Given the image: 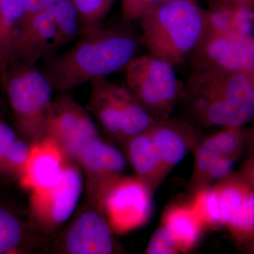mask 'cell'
<instances>
[{
    "instance_id": "obj_20",
    "label": "cell",
    "mask_w": 254,
    "mask_h": 254,
    "mask_svg": "<svg viewBox=\"0 0 254 254\" xmlns=\"http://www.w3.org/2000/svg\"><path fill=\"white\" fill-rule=\"evenodd\" d=\"M54 22L56 38L55 55L58 50L69 44L81 34L80 18L77 10L71 0H65L49 8Z\"/></svg>"
},
{
    "instance_id": "obj_24",
    "label": "cell",
    "mask_w": 254,
    "mask_h": 254,
    "mask_svg": "<svg viewBox=\"0 0 254 254\" xmlns=\"http://www.w3.org/2000/svg\"><path fill=\"white\" fill-rule=\"evenodd\" d=\"M80 18L81 34L104 24L115 0H71Z\"/></svg>"
},
{
    "instance_id": "obj_11",
    "label": "cell",
    "mask_w": 254,
    "mask_h": 254,
    "mask_svg": "<svg viewBox=\"0 0 254 254\" xmlns=\"http://www.w3.org/2000/svg\"><path fill=\"white\" fill-rule=\"evenodd\" d=\"M74 161L83 173L86 200L98 207L105 190L123 176L126 169V159L122 152L100 136L86 142Z\"/></svg>"
},
{
    "instance_id": "obj_3",
    "label": "cell",
    "mask_w": 254,
    "mask_h": 254,
    "mask_svg": "<svg viewBox=\"0 0 254 254\" xmlns=\"http://www.w3.org/2000/svg\"><path fill=\"white\" fill-rule=\"evenodd\" d=\"M143 48L174 66L189 60L207 28L206 12L198 0H168L138 19Z\"/></svg>"
},
{
    "instance_id": "obj_17",
    "label": "cell",
    "mask_w": 254,
    "mask_h": 254,
    "mask_svg": "<svg viewBox=\"0 0 254 254\" xmlns=\"http://www.w3.org/2000/svg\"><path fill=\"white\" fill-rule=\"evenodd\" d=\"M127 155L137 180L153 190L166 175L148 131L126 142Z\"/></svg>"
},
{
    "instance_id": "obj_32",
    "label": "cell",
    "mask_w": 254,
    "mask_h": 254,
    "mask_svg": "<svg viewBox=\"0 0 254 254\" xmlns=\"http://www.w3.org/2000/svg\"><path fill=\"white\" fill-rule=\"evenodd\" d=\"M216 157V155L200 145L197 147L195 149V173H196L195 175L198 178H201V177L207 178L209 169Z\"/></svg>"
},
{
    "instance_id": "obj_30",
    "label": "cell",
    "mask_w": 254,
    "mask_h": 254,
    "mask_svg": "<svg viewBox=\"0 0 254 254\" xmlns=\"http://www.w3.org/2000/svg\"><path fill=\"white\" fill-rule=\"evenodd\" d=\"M121 18L136 23L148 10L168 0H120Z\"/></svg>"
},
{
    "instance_id": "obj_23",
    "label": "cell",
    "mask_w": 254,
    "mask_h": 254,
    "mask_svg": "<svg viewBox=\"0 0 254 254\" xmlns=\"http://www.w3.org/2000/svg\"><path fill=\"white\" fill-rule=\"evenodd\" d=\"M221 128L220 131L201 139L200 145L216 156L236 160L242 148L245 131L242 129V127Z\"/></svg>"
},
{
    "instance_id": "obj_7",
    "label": "cell",
    "mask_w": 254,
    "mask_h": 254,
    "mask_svg": "<svg viewBox=\"0 0 254 254\" xmlns=\"http://www.w3.org/2000/svg\"><path fill=\"white\" fill-rule=\"evenodd\" d=\"M54 237L50 252L64 254H111L116 252L114 232L96 205L85 202Z\"/></svg>"
},
{
    "instance_id": "obj_9",
    "label": "cell",
    "mask_w": 254,
    "mask_h": 254,
    "mask_svg": "<svg viewBox=\"0 0 254 254\" xmlns=\"http://www.w3.org/2000/svg\"><path fill=\"white\" fill-rule=\"evenodd\" d=\"M190 59L193 70L254 73V37L207 28Z\"/></svg>"
},
{
    "instance_id": "obj_8",
    "label": "cell",
    "mask_w": 254,
    "mask_h": 254,
    "mask_svg": "<svg viewBox=\"0 0 254 254\" xmlns=\"http://www.w3.org/2000/svg\"><path fill=\"white\" fill-rule=\"evenodd\" d=\"M98 207L114 234L124 235L149 220L151 190L136 178L121 176L105 190Z\"/></svg>"
},
{
    "instance_id": "obj_27",
    "label": "cell",
    "mask_w": 254,
    "mask_h": 254,
    "mask_svg": "<svg viewBox=\"0 0 254 254\" xmlns=\"http://www.w3.org/2000/svg\"><path fill=\"white\" fill-rule=\"evenodd\" d=\"M227 227L237 239L245 241L251 238L254 229V195L251 190L246 195L240 208Z\"/></svg>"
},
{
    "instance_id": "obj_1",
    "label": "cell",
    "mask_w": 254,
    "mask_h": 254,
    "mask_svg": "<svg viewBox=\"0 0 254 254\" xmlns=\"http://www.w3.org/2000/svg\"><path fill=\"white\" fill-rule=\"evenodd\" d=\"M134 24L122 18L109 26L103 24L80 36L72 48L45 61L41 71L53 91L69 93L95 78L125 71L143 48Z\"/></svg>"
},
{
    "instance_id": "obj_10",
    "label": "cell",
    "mask_w": 254,
    "mask_h": 254,
    "mask_svg": "<svg viewBox=\"0 0 254 254\" xmlns=\"http://www.w3.org/2000/svg\"><path fill=\"white\" fill-rule=\"evenodd\" d=\"M98 136L99 131L91 115L73 95L62 93L53 100L47 123V136L58 143L68 160L74 161L81 147Z\"/></svg>"
},
{
    "instance_id": "obj_6",
    "label": "cell",
    "mask_w": 254,
    "mask_h": 254,
    "mask_svg": "<svg viewBox=\"0 0 254 254\" xmlns=\"http://www.w3.org/2000/svg\"><path fill=\"white\" fill-rule=\"evenodd\" d=\"M84 190V179L77 163L68 160L55 185L31 192L28 218L45 236L53 237L72 218Z\"/></svg>"
},
{
    "instance_id": "obj_19",
    "label": "cell",
    "mask_w": 254,
    "mask_h": 254,
    "mask_svg": "<svg viewBox=\"0 0 254 254\" xmlns=\"http://www.w3.org/2000/svg\"><path fill=\"white\" fill-rule=\"evenodd\" d=\"M116 93L122 110L121 142L126 143L132 137L148 131L157 120L126 86L116 84Z\"/></svg>"
},
{
    "instance_id": "obj_22",
    "label": "cell",
    "mask_w": 254,
    "mask_h": 254,
    "mask_svg": "<svg viewBox=\"0 0 254 254\" xmlns=\"http://www.w3.org/2000/svg\"><path fill=\"white\" fill-rule=\"evenodd\" d=\"M26 0H0V71L10 43L26 15Z\"/></svg>"
},
{
    "instance_id": "obj_18",
    "label": "cell",
    "mask_w": 254,
    "mask_h": 254,
    "mask_svg": "<svg viewBox=\"0 0 254 254\" xmlns=\"http://www.w3.org/2000/svg\"><path fill=\"white\" fill-rule=\"evenodd\" d=\"M163 225L183 252L194 247L203 227L190 205L170 208L164 217Z\"/></svg>"
},
{
    "instance_id": "obj_2",
    "label": "cell",
    "mask_w": 254,
    "mask_h": 254,
    "mask_svg": "<svg viewBox=\"0 0 254 254\" xmlns=\"http://www.w3.org/2000/svg\"><path fill=\"white\" fill-rule=\"evenodd\" d=\"M180 105L192 126L244 127L254 115V73L192 70Z\"/></svg>"
},
{
    "instance_id": "obj_31",
    "label": "cell",
    "mask_w": 254,
    "mask_h": 254,
    "mask_svg": "<svg viewBox=\"0 0 254 254\" xmlns=\"http://www.w3.org/2000/svg\"><path fill=\"white\" fill-rule=\"evenodd\" d=\"M235 160L227 157L217 156L209 169L207 178L211 180H222L231 173Z\"/></svg>"
},
{
    "instance_id": "obj_14",
    "label": "cell",
    "mask_w": 254,
    "mask_h": 254,
    "mask_svg": "<svg viewBox=\"0 0 254 254\" xmlns=\"http://www.w3.org/2000/svg\"><path fill=\"white\" fill-rule=\"evenodd\" d=\"M148 132L166 174L185 158L190 143L199 138L196 127L170 118L157 120Z\"/></svg>"
},
{
    "instance_id": "obj_29",
    "label": "cell",
    "mask_w": 254,
    "mask_h": 254,
    "mask_svg": "<svg viewBox=\"0 0 254 254\" xmlns=\"http://www.w3.org/2000/svg\"><path fill=\"white\" fill-rule=\"evenodd\" d=\"M181 252L166 227H158L151 237L146 249L148 254H173Z\"/></svg>"
},
{
    "instance_id": "obj_28",
    "label": "cell",
    "mask_w": 254,
    "mask_h": 254,
    "mask_svg": "<svg viewBox=\"0 0 254 254\" xmlns=\"http://www.w3.org/2000/svg\"><path fill=\"white\" fill-rule=\"evenodd\" d=\"M31 143L18 137L3 152L6 177L18 180L26 165Z\"/></svg>"
},
{
    "instance_id": "obj_4",
    "label": "cell",
    "mask_w": 254,
    "mask_h": 254,
    "mask_svg": "<svg viewBox=\"0 0 254 254\" xmlns=\"http://www.w3.org/2000/svg\"><path fill=\"white\" fill-rule=\"evenodd\" d=\"M0 86L20 138L33 143L47 136L54 91L43 72L36 66L11 63L0 74Z\"/></svg>"
},
{
    "instance_id": "obj_15",
    "label": "cell",
    "mask_w": 254,
    "mask_h": 254,
    "mask_svg": "<svg viewBox=\"0 0 254 254\" xmlns=\"http://www.w3.org/2000/svg\"><path fill=\"white\" fill-rule=\"evenodd\" d=\"M52 239L45 236L14 208L0 203V254L48 251Z\"/></svg>"
},
{
    "instance_id": "obj_26",
    "label": "cell",
    "mask_w": 254,
    "mask_h": 254,
    "mask_svg": "<svg viewBox=\"0 0 254 254\" xmlns=\"http://www.w3.org/2000/svg\"><path fill=\"white\" fill-rule=\"evenodd\" d=\"M200 221L205 225H220L222 224L221 210L216 187L203 189L195 194L190 205Z\"/></svg>"
},
{
    "instance_id": "obj_25",
    "label": "cell",
    "mask_w": 254,
    "mask_h": 254,
    "mask_svg": "<svg viewBox=\"0 0 254 254\" xmlns=\"http://www.w3.org/2000/svg\"><path fill=\"white\" fill-rule=\"evenodd\" d=\"M222 219V224L228 225L240 208L246 195L251 190L246 184L227 182L216 187Z\"/></svg>"
},
{
    "instance_id": "obj_16",
    "label": "cell",
    "mask_w": 254,
    "mask_h": 254,
    "mask_svg": "<svg viewBox=\"0 0 254 254\" xmlns=\"http://www.w3.org/2000/svg\"><path fill=\"white\" fill-rule=\"evenodd\" d=\"M90 83L91 93L85 108L106 133L121 141L122 110L116 93V83L105 77L95 78Z\"/></svg>"
},
{
    "instance_id": "obj_5",
    "label": "cell",
    "mask_w": 254,
    "mask_h": 254,
    "mask_svg": "<svg viewBox=\"0 0 254 254\" xmlns=\"http://www.w3.org/2000/svg\"><path fill=\"white\" fill-rule=\"evenodd\" d=\"M125 72L127 88L140 104L156 120L170 118L185 92L175 66L147 53L132 60Z\"/></svg>"
},
{
    "instance_id": "obj_33",
    "label": "cell",
    "mask_w": 254,
    "mask_h": 254,
    "mask_svg": "<svg viewBox=\"0 0 254 254\" xmlns=\"http://www.w3.org/2000/svg\"><path fill=\"white\" fill-rule=\"evenodd\" d=\"M63 1L65 0H26V11L24 18L49 9Z\"/></svg>"
},
{
    "instance_id": "obj_34",
    "label": "cell",
    "mask_w": 254,
    "mask_h": 254,
    "mask_svg": "<svg viewBox=\"0 0 254 254\" xmlns=\"http://www.w3.org/2000/svg\"><path fill=\"white\" fill-rule=\"evenodd\" d=\"M0 177H6L4 171V158H3V152L0 148Z\"/></svg>"
},
{
    "instance_id": "obj_12",
    "label": "cell",
    "mask_w": 254,
    "mask_h": 254,
    "mask_svg": "<svg viewBox=\"0 0 254 254\" xmlns=\"http://www.w3.org/2000/svg\"><path fill=\"white\" fill-rule=\"evenodd\" d=\"M55 38L56 31L49 9L23 18L10 43L0 74L11 63L36 66L41 60L53 58Z\"/></svg>"
},
{
    "instance_id": "obj_21",
    "label": "cell",
    "mask_w": 254,
    "mask_h": 254,
    "mask_svg": "<svg viewBox=\"0 0 254 254\" xmlns=\"http://www.w3.org/2000/svg\"><path fill=\"white\" fill-rule=\"evenodd\" d=\"M230 23V33L242 38H253L254 0H215Z\"/></svg>"
},
{
    "instance_id": "obj_13",
    "label": "cell",
    "mask_w": 254,
    "mask_h": 254,
    "mask_svg": "<svg viewBox=\"0 0 254 254\" xmlns=\"http://www.w3.org/2000/svg\"><path fill=\"white\" fill-rule=\"evenodd\" d=\"M68 159L49 136L31 143L27 161L17 181L31 192L46 190L61 178Z\"/></svg>"
}]
</instances>
